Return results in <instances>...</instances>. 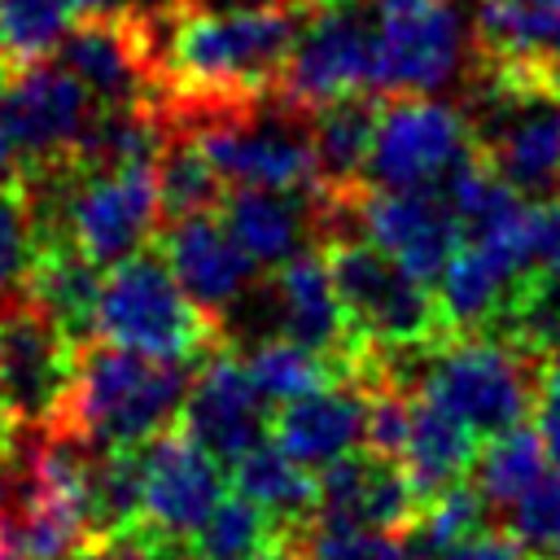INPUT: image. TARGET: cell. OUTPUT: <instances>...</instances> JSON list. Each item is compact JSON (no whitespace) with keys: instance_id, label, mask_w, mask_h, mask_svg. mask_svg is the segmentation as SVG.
I'll list each match as a JSON object with an SVG mask.
<instances>
[{"instance_id":"9c48e42d","label":"cell","mask_w":560,"mask_h":560,"mask_svg":"<svg viewBox=\"0 0 560 560\" xmlns=\"http://www.w3.org/2000/svg\"><path fill=\"white\" fill-rule=\"evenodd\" d=\"M376 48H372V92H442L468 57L472 31L455 0H372Z\"/></svg>"},{"instance_id":"484cf974","label":"cell","mask_w":560,"mask_h":560,"mask_svg":"<svg viewBox=\"0 0 560 560\" xmlns=\"http://www.w3.org/2000/svg\"><path fill=\"white\" fill-rule=\"evenodd\" d=\"M551 455L538 438L534 424H516L512 433H499L490 442H481V455H477V468H472V481L481 486L486 503L490 508H512L516 499H525L547 472H551Z\"/></svg>"},{"instance_id":"836d02e7","label":"cell","mask_w":560,"mask_h":560,"mask_svg":"<svg viewBox=\"0 0 560 560\" xmlns=\"http://www.w3.org/2000/svg\"><path fill=\"white\" fill-rule=\"evenodd\" d=\"M70 560H179V547L175 542H162L149 529H127V534L88 538Z\"/></svg>"},{"instance_id":"d590c367","label":"cell","mask_w":560,"mask_h":560,"mask_svg":"<svg viewBox=\"0 0 560 560\" xmlns=\"http://www.w3.org/2000/svg\"><path fill=\"white\" fill-rule=\"evenodd\" d=\"M534 429L551 455V464L560 468V354L542 359L538 372V398H534Z\"/></svg>"},{"instance_id":"7dc6e473","label":"cell","mask_w":560,"mask_h":560,"mask_svg":"<svg viewBox=\"0 0 560 560\" xmlns=\"http://www.w3.org/2000/svg\"><path fill=\"white\" fill-rule=\"evenodd\" d=\"M551 560H560V556H551Z\"/></svg>"},{"instance_id":"f546056e","label":"cell","mask_w":560,"mask_h":560,"mask_svg":"<svg viewBox=\"0 0 560 560\" xmlns=\"http://www.w3.org/2000/svg\"><path fill=\"white\" fill-rule=\"evenodd\" d=\"M284 560H416V551H411V534L306 521L298 525Z\"/></svg>"},{"instance_id":"4fadbf2b","label":"cell","mask_w":560,"mask_h":560,"mask_svg":"<svg viewBox=\"0 0 560 560\" xmlns=\"http://www.w3.org/2000/svg\"><path fill=\"white\" fill-rule=\"evenodd\" d=\"M271 416H276V402L249 376L245 354L219 341L192 372L179 429L192 433L223 468H232L245 451L271 438Z\"/></svg>"},{"instance_id":"4dcf8cb0","label":"cell","mask_w":560,"mask_h":560,"mask_svg":"<svg viewBox=\"0 0 560 560\" xmlns=\"http://www.w3.org/2000/svg\"><path fill=\"white\" fill-rule=\"evenodd\" d=\"M39 249H44V236H39V219L26 188L22 184L0 188V302L26 293Z\"/></svg>"},{"instance_id":"cb8c5ba5","label":"cell","mask_w":560,"mask_h":560,"mask_svg":"<svg viewBox=\"0 0 560 560\" xmlns=\"http://www.w3.org/2000/svg\"><path fill=\"white\" fill-rule=\"evenodd\" d=\"M232 490L245 494V499H254L258 508H267L271 516L289 521V525H306L315 516L319 472L306 468V464H298L276 442H258L254 451H245L232 464Z\"/></svg>"},{"instance_id":"e575fe53","label":"cell","mask_w":560,"mask_h":560,"mask_svg":"<svg viewBox=\"0 0 560 560\" xmlns=\"http://www.w3.org/2000/svg\"><path fill=\"white\" fill-rule=\"evenodd\" d=\"M420 560H547V556L525 547L512 529H490L486 525V529H477V534H468V538H459L442 551H429Z\"/></svg>"},{"instance_id":"2e32d148","label":"cell","mask_w":560,"mask_h":560,"mask_svg":"<svg viewBox=\"0 0 560 560\" xmlns=\"http://www.w3.org/2000/svg\"><path fill=\"white\" fill-rule=\"evenodd\" d=\"M420 512L424 494L416 490L411 472L372 446H354L350 455L319 468V499L311 516L319 525L411 534L420 525Z\"/></svg>"},{"instance_id":"d6a6232c","label":"cell","mask_w":560,"mask_h":560,"mask_svg":"<svg viewBox=\"0 0 560 560\" xmlns=\"http://www.w3.org/2000/svg\"><path fill=\"white\" fill-rule=\"evenodd\" d=\"M525 262H529V276L560 280V197H538V201H529V219H525Z\"/></svg>"},{"instance_id":"ee69618b","label":"cell","mask_w":560,"mask_h":560,"mask_svg":"<svg viewBox=\"0 0 560 560\" xmlns=\"http://www.w3.org/2000/svg\"><path fill=\"white\" fill-rule=\"evenodd\" d=\"M556 88H560V57H556Z\"/></svg>"},{"instance_id":"1f68e13d","label":"cell","mask_w":560,"mask_h":560,"mask_svg":"<svg viewBox=\"0 0 560 560\" xmlns=\"http://www.w3.org/2000/svg\"><path fill=\"white\" fill-rule=\"evenodd\" d=\"M508 529L538 556H551L556 534H560V468H551L525 499L508 508Z\"/></svg>"},{"instance_id":"277c9868","label":"cell","mask_w":560,"mask_h":560,"mask_svg":"<svg viewBox=\"0 0 560 560\" xmlns=\"http://www.w3.org/2000/svg\"><path fill=\"white\" fill-rule=\"evenodd\" d=\"M542 359L499 332H451L420 359L416 389L451 411L477 442L512 433L534 416Z\"/></svg>"},{"instance_id":"f35d334b","label":"cell","mask_w":560,"mask_h":560,"mask_svg":"<svg viewBox=\"0 0 560 560\" xmlns=\"http://www.w3.org/2000/svg\"><path fill=\"white\" fill-rule=\"evenodd\" d=\"M13 184H22V158L9 144V136L0 131V188H13Z\"/></svg>"},{"instance_id":"8d00e7d4","label":"cell","mask_w":560,"mask_h":560,"mask_svg":"<svg viewBox=\"0 0 560 560\" xmlns=\"http://www.w3.org/2000/svg\"><path fill=\"white\" fill-rule=\"evenodd\" d=\"M74 13H136V18H171L179 0H74Z\"/></svg>"},{"instance_id":"30bf717a","label":"cell","mask_w":560,"mask_h":560,"mask_svg":"<svg viewBox=\"0 0 560 560\" xmlns=\"http://www.w3.org/2000/svg\"><path fill=\"white\" fill-rule=\"evenodd\" d=\"M79 368V341L26 293L0 302V402L22 429H48L66 416Z\"/></svg>"},{"instance_id":"e0dca14e","label":"cell","mask_w":560,"mask_h":560,"mask_svg":"<svg viewBox=\"0 0 560 560\" xmlns=\"http://www.w3.org/2000/svg\"><path fill=\"white\" fill-rule=\"evenodd\" d=\"M158 249L166 254L175 280L184 293L223 328L232 306L254 289L258 262L241 249V241L228 232L223 214H188L162 223Z\"/></svg>"},{"instance_id":"9a60e30c","label":"cell","mask_w":560,"mask_h":560,"mask_svg":"<svg viewBox=\"0 0 560 560\" xmlns=\"http://www.w3.org/2000/svg\"><path fill=\"white\" fill-rule=\"evenodd\" d=\"M258 311H262V337H276V332L293 337V341L328 354L346 376L354 372L363 346L350 332L346 306L337 298V284H332V271H328V258L319 245L271 267L267 284L258 293Z\"/></svg>"},{"instance_id":"ab89813d","label":"cell","mask_w":560,"mask_h":560,"mask_svg":"<svg viewBox=\"0 0 560 560\" xmlns=\"http://www.w3.org/2000/svg\"><path fill=\"white\" fill-rule=\"evenodd\" d=\"M18 433H22V424H18V416L0 402V459H9L13 451H18Z\"/></svg>"},{"instance_id":"7a4b0ae2","label":"cell","mask_w":560,"mask_h":560,"mask_svg":"<svg viewBox=\"0 0 560 560\" xmlns=\"http://www.w3.org/2000/svg\"><path fill=\"white\" fill-rule=\"evenodd\" d=\"M22 188L35 206L39 236L74 245L101 271L153 245L162 228L158 162L92 166L74 158L61 166L22 171Z\"/></svg>"},{"instance_id":"8992f818","label":"cell","mask_w":560,"mask_h":560,"mask_svg":"<svg viewBox=\"0 0 560 560\" xmlns=\"http://www.w3.org/2000/svg\"><path fill=\"white\" fill-rule=\"evenodd\" d=\"M337 284V298L346 306L350 332L368 350L407 354V350H433L451 337L446 315L429 280L411 276L398 258L376 249L363 236H332L319 245Z\"/></svg>"},{"instance_id":"ac0fdd59","label":"cell","mask_w":560,"mask_h":560,"mask_svg":"<svg viewBox=\"0 0 560 560\" xmlns=\"http://www.w3.org/2000/svg\"><path fill=\"white\" fill-rule=\"evenodd\" d=\"M368 402L372 389L363 381L337 376L311 394L280 402L271 416V442L319 472L368 442Z\"/></svg>"},{"instance_id":"3957f363","label":"cell","mask_w":560,"mask_h":560,"mask_svg":"<svg viewBox=\"0 0 560 560\" xmlns=\"http://www.w3.org/2000/svg\"><path fill=\"white\" fill-rule=\"evenodd\" d=\"M192 372L197 363L153 359L140 350H122L114 341L88 337L79 341L70 402L57 424L74 429L96 451L140 446L166 433L171 424H179Z\"/></svg>"},{"instance_id":"4316f807","label":"cell","mask_w":560,"mask_h":560,"mask_svg":"<svg viewBox=\"0 0 560 560\" xmlns=\"http://www.w3.org/2000/svg\"><path fill=\"white\" fill-rule=\"evenodd\" d=\"M241 354H245L249 376L258 381V389L276 407L289 402V398H298V394H311V389H319V385H328L337 376H346L328 354H319V350H311V346H302L293 337H280V332L276 337H262V341H249Z\"/></svg>"},{"instance_id":"603a6c76","label":"cell","mask_w":560,"mask_h":560,"mask_svg":"<svg viewBox=\"0 0 560 560\" xmlns=\"http://www.w3.org/2000/svg\"><path fill=\"white\" fill-rule=\"evenodd\" d=\"M26 298L35 306H44L74 341H88L92 324H96L101 267L66 241H44V249L35 258V271L26 280Z\"/></svg>"},{"instance_id":"d6986e66","label":"cell","mask_w":560,"mask_h":560,"mask_svg":"<svg viewBox=\"0 0 560 560\" xmlns=\"http://www.w3.org/2000/svg\"><path fill=\"white\" fill-rule=\"evenodd\" d=\"M228 232L258 267H280L284 258L319 245L315 188H249L232 184L219 206Z\"/></svg>"},{"instance_id":"b9f144b4","label":"cell","mask_w":560,"mask_h":560,"mask_svg":"<svg viewBox=\"0 0 560 560\" xmlns=\"http://www.w3.org/2000/svg\"><path fill=\"white\" fill-rule=\"evenodd\" d=\"M4 79H9V66L0 61V92H4Z\"/></svg>"},{"instance_id":"60d3db41","label":"cell","mask_w":560,"mask_h":560,"mask_svg":"<svg viewBox=\"0 0 560 560\" xmlns=\"http://www.w3.org/2000/svg\"><path fill=\"white\" fill-rule=\"evenodd\" d=\"M9 508H13V481H9L4 459H0V529H4V521H9Z\"/></svg>"},{"instance_id":"7bdbcfd3","label":"cell","mask_w":560,"mask_h":560,"mask_svg":"<svg viewBox=\"0 0 560 560\" xmlns=\"http://www.w3.org/2000/svg\"><path fill=\"white\" fill-rule=\"evenodd\" d=\"M306 4H311V9H319V4H337V0H306Z\"/></svg>"},{"instance_id":"74e56055","label":"cell","mask_w":560,"mask_h":560,"mask_svg":"<svg viewBox=\"0 0 560 560\" xmlns=\"http://www.w3.org/2000/svg\"><path fill=\"white\" fill-rule=\"evenodd\" d=\"M284 4H306V0H179L188 13H232V9H284ZM311 9V4H306Z\"/></svg>"},{"instance_id":"f6af8a7d","label":"cell","mask_w":560,"mask_h":560,"mask_svg":"<svg viewBox=\"0 0 560 560\" xmlns=\"http://www.w3.org/2000/svg\"><path fill=\"white\" fill-rule=\"evenodd\" d=\"M551 9H556V13H560V0H551Z\"/></svg>"},{"instance_id":"7c38bea8","label":"cell","mask_w":560,"mask_h":560,"mask_svg":"<svg viewBox=\"0 0 560 560\" xmlns=\"http://www.w3.org/2000/svg\"><path fill=\"white\" fill-rule=\"evenodd\" d=\"M372 48H376L372 0H337L311 9L280 74V101L298 109H315L332 96L372 88Z\"/></svg>"},{"instance_id":"8fae6325","label":"cell","mask_w":560,"mask_h":560,"mask_svg":"<svg viewBox=\"0 0 560 560\" xmlns=\"http://www.w3.org/2000/svg\"><path fill=\"white\" fill-rule=\"evenodd\" d=\"M101 101L57 61H31L9 70L0 92V131L22 158V171L74 162Z\"/></svg>"},{"instance_id":"5b68a950","label":"cell","mask_w":560,"mask_h":560,"mask_svg":"<svg viewBox=\"0 0 560 560\" xmlns=\"http://www.w3.org/2000/svg\"><path fill=\"white\" fill-rule=\"evenodd\" d=\"M92 337L153 359L201 363L223 341V328L184 293L166 254L153 241L140 254L105 267Z\"/></svg>"},{"instance_id":"7402d4cb","label":"cell","mask_w":560,"mask_h":560,"mask_svg":"<svg viewBox=\"0 0 560 560\" xmlns=\"http://www.w3.org/2000/svg\"><path fill=\"white\" fill-rule=\"evenodd\" d=\"M381 101H385L381 92L359 88V92L332 96V101L311 109V140H315V162H319V184L315 188L363 184V166H368V153H372Z\"/></svg>"},{"instance_id":"ba28073f","label":"cell","mask_w":560,"mask_h":560,"mask_svg":"<svg viewBox=\"0 0 560 560\" xmlns=\"http://www.w3.org/2000/svg\"><path fill=\"white\" fill-rule=\"evenodd\" d=\"M472 153L468 109L429 92L385 96L376 114L363 184L372 188H442L446 175Z\"/></svg>"},{"instance_id":"5bb4252c","label":"cell","mask_w":560,"mask_h":560,"mask_svg":"<svg viewBox=\"0 0 560 560\" xmlns=\"http://www.w3.org/2000/svg\"><path fill=\"white\" fill-rule=\"evenodd\" d=\"M223 464L179 424L140 442V529L184 547L223 499Z\"/></svg>"},{"instance_id":"52a82bcc","label":"cell","mask_w":560,"mask_h":560,"mask_svg":"<svg viewBox=\"0 0 560 560\" xmlns=\"http://www.w3.org/2000/svg\"><path fill=\"white\" fill-rule=\"evenodd\" d=\"M175 131H188L228 184H249V188H315L319 184L311 109H298L280 96L223 109V114H210Z\"/></svg>"},{"instance_id":"bcb514c9","label":"cell","mask_w":560,"mask_h":560,"mask_svg":"<svg viewBox=\"0 0 560 560\" xmlns=\"http://www.w3.org/2000/svg\"><path fill=\"white\" fill-rule=\"evenodd\" d=\"M516 4H538V0H516Z\"/></svg>"},{"instance_id":"6da1fadb","label":"cell","mask_w":560,"mask_h":560,"mask_svg":"<svg viewBox=\"0 0 560 560\" xmlns=\"http://www.w3.org/2000/svg\"><path fill=\"white\" fill-rule=\"evenodd\" d=\"M306 4L188 13L179 9L162 31L158 109L171 127L201 122L223 109L280 96L289 48L306 22Z\"/></svg>"},{"instance_id":"ffe728a7","label":"cell","mask_w":560,"mask_h":560,"mask_svg":"<svg viewBox=\"0 0 560 560\" xmlns=\"http://www.w3.org/2000/svg\"><path fill=\"white\" fill-rule=\"evenodd\" d=\"M481 442L451 416L442 411L433 398H424L420 389L411 394V416H407V442H402V468L411 472L416 490L424 494V503L433 494H442L455 481H468L477 468Z\"/></svg>"},{"instance_id":"f1b7e54d","label":"cell","mask_w":560,"mask_h":560,"mask_svg":"<svg viewBox=\"0 0 560 560\" xmlns=\"http://www.w3.org/2000/svg\"><path fill=\"white\" fill-rule=\"evenodd\" d=\"M140 529V446L101 451L88 494V534H127Z\"/></svg>"},{"instance_id":"83f0119b","label":"cell","mask_w":560,"mask_h":560,"mask_svg":"<svg viewBox=\"0 0 560 560\" xmlns=\"http://www.w3.org/2000/svg\"><path fill=\"white\" fill-rule=\"evenodd\" d=\"M74 26V0H0V61L9 70L57 52Z\"/></svg>"},{"instance_id":"d4e9b609","label":"cell","mask_w":560,"mask_h":560,"mask_svg":"<svg viewBox=\"0 0 560 560\" xmlns=\"http://www.w3.org/2000/svg\"><path fill=\"white\" fill-rule=\"evenodd\" d=\"M228 179L214 171V162L201 153V144L188 131L166 136L158 153V197H162V223L188 219V214H219L228 197Z\"/></svg>"},{"instance_id":"44dd1931","label":"cell","mask_w":560,"mask_h":560,"mask_svg":"<svg viewBox=\"0 0 560 560\" xmlns=\"http://www.w3.org/2000/svg\"><path fill=\"white\" fill-rule=\"evenodd\" d=\"M298 525L271 516L245 494H223L214 512L188 534L179 560H284Z\"/></svg>"}]
</instances>
